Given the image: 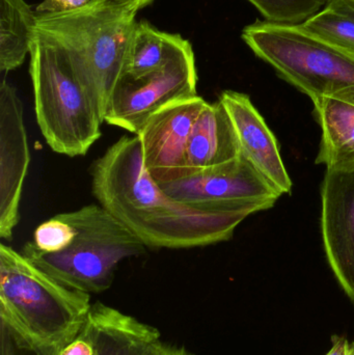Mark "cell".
<instances>
[{
  "label": "cell",
  "mask_w": 354,
  "mask_h": 355,
  "mask_svg": "<svg viewBox=\"0 0 354 355\" xmlns=\"http://www.w3.org/2000/svg\"><path fill=\"white\" fill-rule=\"evenodd\" d=\"M207 103L199 95L172 102L154 114L137 133L143 166L158 184L186 176L189 135Z\"/></svg>",
  "instance_id": "9"
},
{
  "label": "cell",
  "mask_w": 354,
  "mask_h": 355,
  "mask_svg": "<svg viewBox=\"0 0 354 355\" xmlns=\"http://www.w3.org/2000/svg\"><path fill=\"white\" fill-rule=\"evenodd\" d=\"M29 58L35 116L46 143L60 155H87L104 122L87 66L64 40L37 26Z\"/></svg>",
  "instance_id": "2"
},
{
  "label": "cell",
  "mask_w": 354,
  "mask_h": 355,
  "mask_svg": "<svg viewBox=\"0 0 354 355\" xmlns=\"http://www.w3.org/2000/svg\"><path fill=\"white\" fill-rule=\"evenodd\" d=\"M58 355H95V347L87 325V319L80 331L60 348Z\"/></svg>",
  "instance_id": "23"
},
{
  "label": "cell",
  "mask_w": 354,
  "mask_h": 355,
  "mask_svg": "<svg viewBox=\"0 0 354 355\" xmlns=\"http://www.w3.org/2000/svg\"><path fill=\"white\" fill-rule=\"evenodd\" d=\"M180 37L157 31L145 21L137 22L131 37L125 75L139 79L160 70Z\"/></svg>",
  "instance_id": "17"
},
{
  "label": "cell",
  "mask_w": 354,
  "mask_h": 355,
  "mask_svg": "<svg viewBox=\"0 0 354 355\" xmlns=\"http://www.w3.org/2000/svg\"><path fill=\"white\" fill-rule=\"evenodd\" d=\"M35 10L24 0H0V71L20 67L30 51Z\"/></svg>",
  "instance_id": "16"
},
{
  "label": "cell",
  "mask_w": 354,
  "mask_h": 355,
  "mask_svg": "<svg viewBox=\"0 0 354 355\" xmlns=\"http://www.w3.org/2000/svg\"><path fill=\"white\" fill-rule=\"evenodd\" d=\"M240 156L238 139L228 112L220 101L207 103L189 135L186 176L228 164Z\"/></svg>",
  "instance_id": "14"
},
{
  "label": "cell",
  "mask_w": 354,
  "mask_h": 355,
  "mask_svg": "<svg viewBox=\"0 0 354 355\" xmlns=\"http://www.w3.org/2000/svg\"><path fill=\"white\" fill-rule=\"evenodd\" d=\"M74 236V227L57 214L35 229L33 243L43 252H62L68 248Z\"/></svg>",
  "instance_id": "21"
},
{
  "label": "cell",
  "mask_w": 354,
  "mask_h": 355,
  "mask_svg": "<svg viewBox=\"0 0 354 355\" xmlns=\"http://www.w3.org/2000/svg\"><path fill=\"white\" fill-rule=\"evenodd\" d=\"M106 3L112 4V6H123V8H133L139 12L141 8L151 4L154 0H103Z\"/></svg>",
  "instance_id": "25"
},
{
  "label": "cell",
  "mask_w": 354,
  "mask_h": 355,
  "mask_svg": "<svg viewBox=\"0 0 354 355\" xmlns=\"http://www.w3.org/2000/svg\"><path fill=\"white\" fill-rule=\"evenodd\" d=\"M30 152L24 112L17 89L2 79L0 85V237L10 241L20 221V202Z\"/></svg>",
  "instance_id": "10"
},
{
  "label": "cell",
  "mask_w": 354,
  "mask_h": 355,
  "mask_svg": "<svg viewBox=\"0 0 354 355\" xmlns=\"http://www.w3.org/2000/svg\"><path fill=\"white\" fill-rule=\"evenodd\" d=\"M152 355H193L189 354L185 348L176 347V346L166 345L161 343Z\"/></svg>",
  "instance_id": "26"
},
{
  "label": "cell",
  "mask_w": 354,
  "mask_h": 355,
  "mask_svg": "<svg viewBox=\"0 0 354 355\" xmlns=\"http://www.w3.org/2000/svg\"><path fill=\"white\" fill-rule=\"evenodd\" d=\"M91 295L58 283L22 252L0 244V315L37 341L64 346L80 331Z\"/></svg>",
  "instance_id": "3"
},
{
  "label": "cell",
  "mask_w": 354,
  "mask_h": 355,
  "mask_svg": "<svg viewBox=\"0 0 354 355\" xmlns=\"http://www.w3.org/2000/svg\"><path fill=\"white\" fill-rule=\"evenodd\" d=\"M242 39L281 78L311 100L326 97L354 105V58L306 33L299 25L256 21Z\"/></svg>",
  "instance_id": "5"
},
{
  "label": "cell",
  "mask_w": 354,
  "mask_h": 355,
  "mask_svg": "<svg viewBox=\"0 0 354 355\" xmlns=\"http://www.w3.org/2000/svg\"><path fill=\"white\" fill-rule=\"evenodd\" d=\"M103 2V0H43L35 8L37 14L73 12Z\"/></svg>",
  "instance_id": "22"
},
{
  "label": "cell",
  "mask_w": 354,
  "mask_h": 355,
  "mask_svg": "<svg viewBox=\"0 0 354 355\" xmlns=\"http://www.w3.org/2000/svg\"><path fill=\"white\" fill-rule=\"evenodd\" d=\"M326 355H354V341L344 336H333L332 347Z\"/></svg>",
  "instance_id": "24"
},
{
  "label": "cell",
  "mask_w": 354,
  "mask_h": 355,
  "mask_svg": "<svg viewBox=\"0 0 354 355\" xmlns=\"http://www.w3.org/2000/svg\"><path fill=\"white\" fill-rule=\"evenodd\" d=\"M197 83L193 47L180 37L160 70L139 79L122 77L110 98L104 122L136 135L161 108L197 96Z\"/></svg>",
  "instance_id": "7"
},
{
  "label": "cell",
  "mask_w": 354,
  "mask_h": 355,
  "mask_svg": "<svg viewBox=\"0 0 354 355\" xmlns=\"http://www.w3.org/2000/svg\"><path fill=\"white\" fill-rule=\"evenodd\" d=\"M136 12L104 1L60 14L35 12V26L64 40L85 62L104 116L116 85L126 74Z\"/></svg>",
  "instance_id": "6"
},
{
  "label": "cell",
  "mask_w": 354,
  "mask_h": 355,
  "mask_svg": "<svg viewBox=\"0 0 354 355\" xmlns=\"http://www.w3.org/2000/svg\"><path fill=\"white\" fill-rule=\"evenodd\" d=\"M158 185L172 200L212 212L267 210L282 196L242 155L222 166Z\"/></svg>",
  "instance_id": "8"
},
{
  "label": "cell",
  "mask_w": 354,
  "mask_h": 355,
  "mask_svg": "<svg viewBox=\"0 0 354 355\" xmlns=\"http://www.w3.org/2000/svg\"><path fill=\"white\" fill-rule=\"evenodd\" d=\"M75 236L62 252H43L28 242L22 252L54 279L76 291L99 294L109 289L118 264L139 257L147 246L100 205L60 214Z\"/></svg>",
  "instance_id": "4"
},
{
  "label": "cell",
  "mask_w": 354,
  "mask_h": 355,
  "mask_svg": "<svg viewBox=\"0 0 354 355\" xmlns=\"http://www.w3.org/2000/svg\"><path fill=\"white\" fill-rule=\"evenodd\" d=\"M299 26L354 58V12L343 0H328L321 10Z\"/></svg>",
  "instance_id": "18"
},
{
  "label": "cell",
  "mask_w": 354,
  "mask_h": 355,
  "mask_svg": "<svg viewBox=\"0 0 354 355\" xmlns=\"http://www.w3.org/2000/svg\"><path fill=\"white\" fill-rule=\"evenodd\" d=\"M87 325L95 355H152L161 344L157 329L102 302L91 304Z\"/></svg>",
  "instance_id": "13"
},
{
  "label": "cell",
  "mask_w": 354,
  "mask_h": 355,
  "mask_svg": "<svg viewBox=\"0 0 354 355\" xmlns=\"http://www.w3.org/2000/svg\"><path fill=\"white\" fill-rule=\"evenodd\" d=\"M354 12V0H343Z\"/></svg>",
  "instance_id": "27"
},
{
  "label": "cell",
  "mask_w": 354,
  "mask_h": 355,
  "mask_svg": "<svg viewBox=\"0 0 354 355\" xmlns=\"http://www.w3.org/2000/svg\"><path fill=\"white\" fill-rule=\"evenodd\" d=\"M91 191L147 248H202L228 241L247 212L200 210L172 200L145 171L136 135L122 137L89 168Z\"/></svg>",
  "instance_id": "1"
},
{
  "label": "cell",
  "mask_w": 354,
  "mask_h": 355,
  "mask_svg": "<svg viewBox=\"0 0 354 355\" xmlns=\"http://www.w3.org/2000/svg\"><path fill=\"white\" fill-rule=\"evenodd\" d=\"M312 101L321 128L316 164L328 172L354 175V105L326 97Z\"/></svg>",
  "instance_id": "15"
},
{
  "label": "cell",
  "mask_w": 354,
  "mask_h": 355,
  "mask_svg": "<svg viewBox=\"0 0 354 355\" xmlns=\"http://www.w3.org/2000/svg\"><path fill=\"white\" fill-rule=\"evenodd\" d=\"M320 223L328 264L354 304V175L326 171Z\"/></svg>",
  "instance_id": "11"
},
{
  "label": "cell",
  "mask_w": 354,
  "mask_h": 355,
  "mask_svg": "<svg viewBox=\"0 0 354 355\" xmlns=\"http://www.w3.org/2000/svg\"><path fill=\"white\" fill-rule=\"evenodd\" d=\"M62 347L37 341L0 315V355H58Z\"/></svg>",
  "instance_id": "20"
},
{
  "label": "cell",
  "mask_w": 354,
  "mask_h": 355,
  "mask_svg": "<svg viewBox=\"0 0 354 355\" xmlns=\"http://www.w3.org/2000/svg\"><path fill=\"white\" fill-rule=\"evenodd\" d=\"M269 22L299 25L321 10L328 0H247Z\"/></svg>",
  "instance_id": "19"
},
{
  "label": "cell",
  "mask_w": 354,
  "mask_h": 355,
  "mask_svg": "<svg viewBox=\"0 0 354 355\" xmlns=\"http://www.w3.org/2000/svg\"><path fill=\"white\" fill-rule=\"evenodd\" d=\"M222 104L234 127L241 155L281 194L292 192V181L281 156L278 141L247 94L224 91Z\"/></svg>",
  "instance_id": "12"
}]
</instances>
